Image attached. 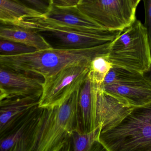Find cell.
Masks as SVG:
<instances>
[{
    "instance_id": "6da1fadb",
    "label": "cell",
    "mask_w": 151,
    "mask_h": 151,
    "mask_svg": "<svg viewBox=\"0 0 151 151\" xmlns=\"http://www.w3.org/2000/svg\"><path fill=\"white\" fill-rule=\"evenodd\" d=\"M111 42L84 49L52 47L17 55H0V67L39 75L45 79L65 68L90 66L94 57L109 52Z\"/></svg>"
},
{
    "instance_id": "7a4b0ae2",
    "label": "cell",
    "mask_w": 151,
    "mask_h": 151,
    "mask_svg": "<svg viewBox=\"0 0 151 151\" xmlns=\"http://www.w3.org/2000/svg\"><path fill=\"white\" fill-rule=\"evenodd\" d=\"M79 89L62 105L42 108L32 151H70L71 137L78 126Z\"/></svg>"
},
{
    "instance_id": "3957f363",
    "label": "cell",
    "mask_w": 151,
    "mask_h": 151,
    "mask_svg": "<svg viewBox=\"0 0 151 151\" xmlns=\"http://www.w3.org/2000/svg\"><path fill=\"white\" fill-rule=\"evenodd\" d=\"M99 139L106 151H151V101L134 107L119 123L101 131Z\"/></svg>"
},
{
    "instance_id": "277c9868",
    "label": "cell",
    "mask_w": 151,
    "mask_h": 151,
    "mask_svg": "<svg viewBox=\"0 0 151 151\" xmlns=\"http://www.w3.org/2000/svg\"><path fill=\"white\" fill-rule=\"evenodd\" d=\"M18 26L47 36L51 40H53L55 46L53 47L62 49H84L110 43L122 31L70 28L49 22L40 17L26 19Z\"/></svg>"
},
{
    "instance_id": "5b68a950",
    "label": "cell",
    "mask_w": 151,
    "mask_h": 151,
    "mask_svg": "<svg viewBox=\"0 0 151 151\" xmlns=\"http://www.w3.org/2000/svg\"><path fill=\"white\" fill-rule=\"evenodd\" d=\"M108 58L113 66L143 73L151 64L149 39L144 24L136 20L110 43Z\"/></svg>"
},
{
    "instance_id": "8992f818",
    "label": "cell",
    "mask_w": 151,
    "mask_h": 151,
    "mask_svg": "<svg viewBox=\"0 0 151 151\" xmlns=\"http://www.w3.org/2000/svg\"><path fill=\"white\" fill-rule=\"evenodd\" d=\"M78 9L103 28L122 31L136 19L132 0H80Z\"/></svg>"
},
{
    "instance_id": "52a82bcc",
    "label": "cell",
    "mask_w": 151,
    "mask_h": 151,
    "mask_svg": "<svg viewBox=\"0 0 151 151\" xmlns=\"http://www.w3.org/2000/svg\"><path fill=\"white\" fill-rule=\"evenodd\" d=\"M90 67L71 66L44 79L39 107H53L63 104L75 92L80 89L86 79Z\"/></svg>"
},
{
    "instance_id": "ba28073f",
    "label": "cell",
    "mask_w": 151,
    "mask_h": 151,
    "mask_svg": "<svg viewBox=\"0 0 151 151\" xmlns=\"http://www.w3.org/2000/svg\"><path fill=\"white\" fill-rule=\"evenodd\" d=\"M41 76L0 67V100L28 96L41 97Z\"/></svg>"
},
{
    "instance_id": "9c48e42d",
    "label": "cell",
    "mask_w": 151,
    "mask_h": 151,
    "mask_svg": "<svg viewBox=\"0 0 151 151\" xmlns=\"http://www.w3.org/2000/svg\"><path fill=\"white\" fill-rule=\"evenodd\" d=\"M42 108L37 107L12 130L0 138L1 151H32Z\"/></svg>"
},
{
    "instance_id": "30bf717a",
    "label": "cell",
    "mask_w": 151,
    "mask_h": 151,
    "mask_svg": "<svg viewBox=\"0 0 151 151\" xmlns=\"http://www.w3.org/2000/svg\"><path fill=\"white\" fill-rule=\"evenodd\" d=\"M40 98L28 96L0 100V138L6 135L38 106Z\"/></svg>"
},
{
    "instance_id": "8fae6325",
    "label": "cell",
    "mask_w": 151,
    "mask_h": 151,
    "mask_svg": "<svg viewBox=\"0 0 151 151\" xmlns=\"http://www.w3.org/2000/svg\"><path fill=\"white\" fill-rule=\"evenodd\" d=\"M133 107L105 91L100 86L98 89L97 95V126L102 125V130L112 128L119 123Z\"/></svg>"
},
{
    "instance_id": "7c38bea8",
    "label": "cell",
    "mask_w": 151,
    "mask_h": 151,
    "mask_svg": "<svg viewBox=\"0 0 151 151\" xmlns=\"http://www.w3.org/2000/svg\"><path fill=\"white\" fill-rule=\"evenodd\" d=\"M86 77L79 89L78 101V126L77 130L88 132L98 126L96 122L97 95L99 86Z\"/></svg>"
},
{
    "instance_id": "4fadbf2b",
    "label": "cell",
    "mask_w": 151,
    "mask_h": 151,
    "mask_svg": "<svg viewBox=\"0 0 151 151\" xmlns=\"http://www.w3.org/2000/svg\"><path fill=\"white\" fill-rule=\"evenodd\" d=\"M40 17L49 22L70 28L90 30L105 29L83 14L77 7L60 8L48 5L47 10Z\"/></svg>"
},
{
    "instance_id": "5bb4252c",
    "label": "cell",
    "mask_w": 151,
    "mask_h": 151,
    "mask_svg": "<svg viewBox=\"0 0 151 151\" xmlns=\"http://www.w3.org/2000/svg\"><path fill=\"white\" fill-rule=\"evenodd\" d=\"M101 86L105 91L131 106H142L151 101V86L146 80Z\"/></svg>"
},
{
    "instance_id": "9a60e30c",
    "label": "cell",
    "mask_w": 151,
    "mask_h": 151,
    "mask_svg": "<svg viewBox=\"0 0 151 151\" xmlns=\"http://www.w3.org/2000/svg\"><path fill=\"white\" fill-rule=\"evenodd\" d=\"M0 39L21 43L34 47L37 50L53 47L39 32L20 26L1 25Z\"/></svg>"
},
{
    "instance_id": "2e32d148",
    "label": "cell",
    "mask_w": 151,
    "mask_h": 151,
    "mask_svg": "<svg viewBox=\"0 0 151 151\" xmlns=\"http://www.w3.org/2000/svg\"><path fill=\"white\" fill-rule=\"evenodd\" d=\"M43 14L17 0H0V21L3 24L18 26L26 19L41 17Z\"/></svg>"
},
{
    "instance_id": "e0dca14e",
    "label": "cell",
    "mask_w": 151,
    "mask_h": 151,
    "mask_svg": "<svg viewBox=\"0 0 151 151\" xmlns=\"http://www.w3.org/2000/svg\"><path fill=\"white\" fill-rule=\"evenodd\" d=\"M102 125H100L94 130L88 132H74L70 140V151H106L100 141L99 137L102 130Z\"/></svg>"
},
{
    "instance_id": "ac0fdd59",
    "label": "cell",
    "mask_w": 151,
    "mask_h": 151,
    "mask_svg": "<svg viewBox=\"0 0 151 151\" xmlns=\"http://www.w3.org/2000/svg\"><path fill=\"white\" fill-rule=\"evenodd\" d=\"M108 53L94 57L90 65L87 78L98 85L101 86L105 77L113 67L109 59Z\"/></svg>"
},
{
    "instance_id": "d6986e66",
    "label": "cell",
    "mask_w": 151,
    "mask_h": 151,
    "mask_svg": "<svg viewBox=\"0 0 151 151\" xmlns=\"http://www.w3.org/2000/svg\"><path fill=\"white\" fill-rule=\"evenodd\" d=\"M145 79L142 73L125 68L113 66L101 85L140 82Z\"/></svg>"
},
{
    "instance_id": "ffe728a7",
    "label": "cell",
    "mask_w": 151,
    "mask_h": 151,
    "mask_svg": "<svg viewBox=\"0 0 151 151\" xmlns=\"http://www.w3.org/2000/svg\"><path fill=\"white\" fill-rule=\"evenodd\" d=\"M37 51L36 48L14 41L0 39V55H13Z\"/></svg>"
},
{
    "instance_id": "44dd1931",
    "label": "cell",
    "mask_w": 151,
    "mask_h": 151,
    "mask_svg": "<svg viewBox=\"0 0 151 151\" xmlns=\"http://www.w3.org/2000/svg\"><path fill=\"white\" fill-rule=\"evenodd\" d=\"M144 4L145 10L144 26L146 30L149 39L151 52V0H141Z\"/></svg>"
},
{
    "instance_id": "7402d4cb",
    "label": "cell",
    "mask_w": 151,
    "mask_h": 151,
    "mask_svg": "<svg viewBox=\"0 0 151 151\" xmlns=\"http://www.w3.org/2000/svg\"><path fill=\"white\" fill-rule=\"evenodd\" d=\"M80 0H49V6L60 8H70L77 6Z\"/></svg>"
},
{
    "instance_id": "603a6c76",
    "label": "cell",
    "mask_w": 151,
    "mask_h": 151,
    "mask_svg": "<svg viewBox=\"0 0 151 151\" xmlns=\"http://www.w3.org/2000/svg\"><path fill=\"white\" fill-rule=\"evenodd\" d=\"M32 6V7L45 13L47 10L48 6H46L42 0H24Z\"/></svg>"
},
{
    "instance_id": "cb8c5ba5",
    "label": "cell",
    "mask_w": 151,
    "mask_h": 151,
    "mask_svg": "<svg viewBox=\"0 0 151 151\" xmlns=\"http://www.w3.org/2000/svg\"><path fill=\"white\" fill-rule=\"evenodd\" d=\"M142 75L146 81L151 86V64L149 68L142 73Z\"/></svg>"
},
{
    "instance_id": "d4e9b609",
    "label": "cell",
    "mask_w": 151,
    "mask_h": 151,
    "mask_svg": "<svg viewBox=\"0 0 151 151\" xmlns=\"http://www.w3.org/2000/svg\"><path fill=\"white\" fill-rule=\"evenodd\" d=\"M141 1V0H132V3H133L134 6H135L136 8L137 7L138 5L139 4V2H140Z\"/></svg>"
}]
</instances>
